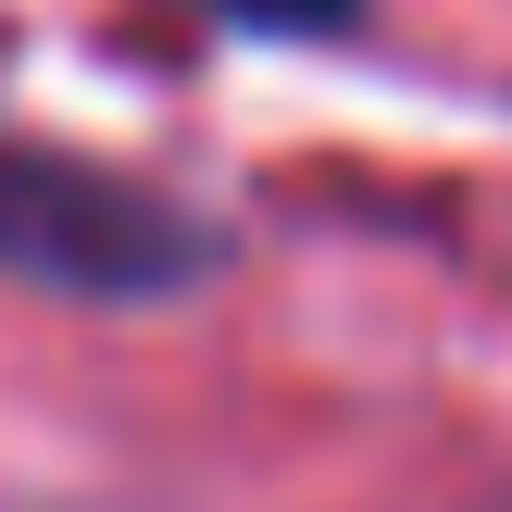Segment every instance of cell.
<instances>
[{
	"mask_svg": "<svg viewBox=\"0 0 512 512\" xmlns=\"http://www.w3.org/2000/svg\"><path fill=\"white\" fill-rule=\"evenodd\" d=\"M213 263L188 213H163L150 188L75 163V150L0 138V275H50V288H175Z\"/></svg>",
	"mask_w": 512,
	"mask_h": 512,
	"instance_id": "cell-1",
	"label": "cell"
},
{
	"mask_svg": "<svg viewBox=\"0 0 512 512\" xmlns=\"http://www.w3.org/2000/svg\"><path fill=\"white\" fill-rule=\"evenodd\" d=\"M200 13H225V25H338L350 0H200Z\"/></svg>",
	"mask_w": 512,
	"mask_h": 512,
	"instance_id": "cell-2",
	"label": "cell"
}]
</instances>
